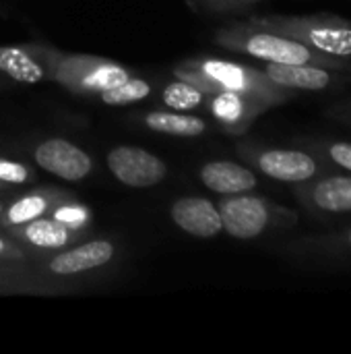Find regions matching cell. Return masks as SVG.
<instances>
[{"label": "cell", "mask_w": 351, "mask_h": 354, "mask_svg": "<svg viewBox=\"0 0 351 354\" xmlns=\"http://www.w3.org/2000/svg\"><path fill=\"white\" fill-rule=\"evenodd\" d=\"M215 41L228 50L252 56L263 62H279V64H317L333 71H351L348 58H337L323 54L300 39L263 27L259 23H238L228 25L215 33Z\"/></svg>", "instance_id": "1"}, {"label": "cell", "mask_w": 351, "mask_h": 354, "mask_svg": "<svg viewBox=\"0 0 351 354\" xmlns=\"http://www.w3.org/2000/svg\"><path fill=\"white\" fill-rule=\"evenodd\" d=\"M180 79H186L201 89L209 91H240L246 95H252L261 102H267L271 108L277 104L288 102L294 91H288L279 85H275L261 68H252L240 62L232 60H219V58H194L182 62V66L176 71Z\"/></svg>", "instance_id": "2"}, {"label": "cell", "mask_w": 351, "mask_h": 354, "mask_svg": "<svg viewBox=\"0 0 351 354\" xmlns=\"http://www.w3.org/2000/svg\"><path fill=\"white\" fill-rule=\"evenodd\" d=\"M223 230L238 241H252L275 228H290L298 214L252 193L223 195L217 203Z\"/></svg>", "instance_id": "3"}, {"label": "cell", "mask_w": 351, "mask_h": 354, "mask_svg": "<svg viewBox=\"0 0 351 354\" xmlns=\"http://www.w3.org/2000/svg\"><path fill=\"white\" fill-rule=\"evenodd\" d=\"M263 27L292 35L302 44L337 58H351V21L337 15H302V17H263L252 19Z\"/></svg>", "instance_id": "4"}, {"label": "cell", "mask_w": 351, "mask_h": 354, "mask_svg": "<svg viewBox=\"0 0 351 354\" xmlns=\"http://www.w3.org/2000/svg\"><path fill=\"white\" fill-rule=\"evenodd\" d=\"M244 158L265 176L302 185L321 174H327L331 168L308 149H288V147H244Z\"/></svg>", "instance_id": "5"}, {"label": "cell", "mask_w": 351, "mask_h": 354, "mask_svg": "<svg viewBox=\"0 0 351 354\" xmlns=\"http://www.w3.org/2000/svg\"><path fill=\"white\" fill-rule=\"evenodd\" d=\"M52 75L56 81H60L62 85L77 93H99L130 77V73L124 66L91 56L58 58L52 68Z\"/></svg>", "instance_id": "6"}, {"label": "cell", "mask_w": 351, "mask_h": 354, "mask_svg": "<svg viewBox=\"0 0 351 354\" xmlns=\"http://www.w3.org/2000/svg\"><path fill=\"white\" fill-rule=\"evenodd\" d=\"M108 168L116 180L132 189H149L159 185L166 174L168 166L155 153L134 147V145H118L108 153Z\"/></svg>", "instance_id": "7"}, {"label": "cell", "mask_w": 351, "mask_h": 354, "mask_svg": "<svg viewBox=\"0 0 351 354\" xmlns=\"http://www.w3.org/2000/svg\"><path fill=\"white\" fill-rule=\"evenodd\" d=\"M296 199L317 216L351 214V174H321L298 185Z\"/></svg>", "instance_id": "8"}, {"label": "cell", "mask_w": 351, "mask_h": 354, "mask_svg": "<svg viewBox=\"0 0 351 354\" xmlns=\"http://www.w3.org/2000/svg\"><path fill=\"white\" fill-rule=\"evenodd\" d=\"M33 158L41 170H46L66 183H79V180L87 178L93 170L91 156L64 137L43 139L35 147Z\"/></svg>", "instance_id": "9"}, {"label": "cell", "mask_w": 351, "mask_h": 354, "mask_svg": "<svg viewBox=\"0 0 351 354\" xmlns=\"http://www.w3.org/2000/svg\"><path fill=\"white\" fill-rule=\"evenodd\" d=\"M205 106L209 108L213 118L232 133L246 131L259 114L271 108L267 102H261L240 91H228V89L209 91Z\"/></svg>", "instance_id": "10"}, {"label": "cell", "mask_w": 351, "mask_h": 354, "mask_svg": "<svg viewBox=\"0 0 351 354\" xmlns=\"http://www.w3.org/2000/svg\"><path fill=\"white\" fill-rule=\"evenodd\" d=\"M275 85L288 91H329L341 79L333 68L317 66V64H279V62H265L261 68Z\"/></svg>", "instance_id": "11"}, {"label": "cell", "mask_w": 351, "mask_h": 354, "mask_svg": "<svg viewBox=\"0 0 351 354\" xmlns=\"http://www.w3.org/2000/svg\"><path fill=\"white\" fill-rule=\"evenodd\" d=\"M172 222L190 236L197 239H215L221 230V214L217 203L205 197H180L172 203L170 209Z\"/></svg>", "instance_id": "12"}, {"label": "cell", "mask_w": 351, "mask_h": 354, "mask_svg": "<svg viewBox=\"0 0 351 354\" xmlns=\"http://www.w3.org/2000/svg\"><path fill=\"white\" fill-rule=\"evenodd\" d=\"M116 255V247L110 241H89L74 249L62 251L48 261V272L56 276H77L108 266Z\"/></svg>", "instance_id": "13"}, {"label": "cell", "mask_w": 351, "mask_h": 354, "mask_svg": "<svg viewBox=\"0 0 351 354\" xmlns=\"http://www.w3.org/2000/svg\"><path fill=\"white\" fill-rule=\"evenodd\" d=\"M199 174H201L203 185L217 195L252 193L259 185V178L250 168L236 164V162H230V160L207 162Z\"/></svg>", "instance_id": "14"}, {"label": "cell", "mask_w": 351, "mask_h": 354, "mask_svg": "<svg viewBox=\"0 0 351 354\" xmlns=\"http://www.w3.org/2000/svg\"><path fill=\"white\" fill-rule=\"evenodd\" d=\"M17 239L37 247V249H60L74 241L72 230L60 218H35L19 226Z\"/></svg>", "instance_id": "15"}, {"label": "cell", "mask_w": 351, "mask_h": 354, "mask_svg": "<svg viewBox=\"0 0 351 354\" xmlns=\"http://www.w3.org/2000/svg\"><path fill=\"white\" fill-rule=\"evenodd\" d=\"M0 73L27 85H35L46 79V66L29 50L19 46L0 48Z\"/></svg>", "instance_id": "16"}, {"label": "cell", "mask_w": 351, "mask_h": 354, "mask_svg": "<svg viewBox=\"0 0 351 354\" xmlns=\"http://www.w3.org/2000/svg\"><path fill=\"white\" fill-rule=\"evenodd\" d=\"M145 127L174 137H199L207 131V122L199 116H190L186 112H149L145 116Z\"/></svg>", "instance_id": "17"}, {"label": "cell", "mask_w": 351, "mask_h": 354, "mask_svg": "<svg viewBox=\"0 0 351 354\" xmlns=\"http://www.w3.org/2000/svg\"><path fill=\"white\" fill-rule=\"evenodd\" d=\"M161 100L174 112H190V110L205 106L207 91L201 89L199 85L186 81V79H178V81H172L163 87Z\"/></svg>", "instance_id": "18"}, {"label": "cell", "mask_w": 351, "mask_h": 354, "mask_svg": "<svg viewBox=\"0 0 351 354\" xmlns=\"http://www.w3.org/2000/svg\"><path fill=\"white\" fill-rule=\"evenodd\" d=\"M304 253L321 259H343L351 257V228L339 230L327 236L304 241Z\"/></svg>", "instance_id": "19"}, {"label": "cell", "mask_w": 351, "mask_h": 354, "mask_svg": "<svg viewBox=\"0 0 351 354\" xmlns=\"http://www.w3.org/2000/svg\"><path fill=\"white\" fill-rule=\"evenodd\" d=\"M50 209V197L43 193H31L17 199L8 209H4L2 220L6 226H21L29 220L43 216Z\"/></svg>", "instance_id": "20"}, {"label": "cell", "mask_w": 351, "mask_h": 354, "mask_svg": "<svg viewBox=\"0 0 351 354\" xmlns=\"http://www.w3.org/2000/svg\"><path fill=\"white\" fill-rule=\"evenodd\" d=\"M151 91H153V87L145 79L128 77L126 81H122V83H118V85H114L110 89H103L97 95L106 106H128V104L145 100Z\"/></svg>", "instance_id": "21"}, {"label": "cell", "mask_w": 351, "mask_h": 354, "mask_svg": "<svg viewBox=\"0 0 351 354\" xmlns=\"http://www.w3.org/2000/svg\"><path fill=\"white\" fill-rule=\"evenodd\" d=\"M308 151L319 156L329 168L333 166L351 174V143L348 141H331V139L312 141L308 145Z\"/></svg>", "instance_id": "22"}, {"label": "cell", "mask_w": 351, "mask_h": 354, "mask_svg": "<svg viewBox=\"0 0 351 354\" xmlns=\"http://www.w3.org/2000/svg\"><path fill=\"white\" fill-rule=\"evenodd\" d=\"M29 178H31V170L25 164L0 158V183H4V185H23Z\"/></svg>", "instance_id": "23"}, {"label": "cell", "mask_w": 351, "mask_h": 354, "mask_svg": "<svg viewBox=\"0 0 351 354\" xmlns=\"http://www.w3.org/2000/svg\"><path fill=\"white\" fill-rule=\"evenodd\" d=\"M254 2H259V0H215L213 10H240Z\"/></svg>", "instance_id": "24"}, {"label": "cell", "mask_w": 351, "mask_h": 354, "mask_svg": "<svg viewBox=\"0 0 351 354\" xmlns=\"http://www.w3.org/2000/svg\"><path fill=\"white\" fill-rule=\"evenodd\" d=\"M21 257H23V251L0 236V259H21Z\"/></svg>", "instance_id": "25"}, {"label": "cell", "mask_w": 351, "mask_h": 354, "mask_svg": "<svg viewBox=\"0 0 351 354\" xmlns=\"http://www.w3.org/2000/svg\"><path fill=\"white\" fill-rule=\"evenodd\" d=\"M188 2L197 8H211L213 10V6H215V0H188Z\"/></svg>", "instance_id": "26"}, {"label": "cell", "mask_w": 351, "mask_h": 354, "mask_svg": "<svg viewBox=\"0 0 351 354\" xmlns=\"http://www.w3.org/2000/svg\"><path fill=\"white\" fill-rule=\"evenodd\" d=\"M2 214H4V203L0 201V218H2Z\"/></svg>", "instance_id": "27"}, {"label": "cell", "mask_w": 351, "mask_h": 354, "mask_svg": "<svg viewBox=\"0 0 351 354\" xmlns=\"http://www.w3.org/2000/svg\"><path fill=\"white\" fill-rule=\"evenodd\" d=\"M348 112H350V118H351V104H350V108H348Z\"/></svg>", "instance_id": "28"}]
</instances>
